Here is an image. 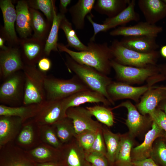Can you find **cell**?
Returning <instances> with one entry per match:
<instances>
[{"instance_id": "cell-32", "label": "cell", "mask_w": 166, "mask_h": 166, "mask_svg": "<svg viewBox=\"0 0 166 166\" xmlns=\"http://www.w3.org/2000/svg\"><path fill=\"white\" fill-rule=\"evenodd\" d=\"M102 129L106 149V157L109 164L113 165L116 159L121 137L112 132L105 126H102Z\"/></svg>"}, {"instance_id": "cell-49", "label": "cell", "mask_w": 166, "mask_h": 166, "mask_svg": "<svg viewBox=\"0 0 166 166\" xmlns=\"http://www.w3.org/2000/svg\"><path fill=\"white\" fill-rule=\"evenodd\" d=\"M35 166H63L59 161H51L44 163H35Z\"/></svg>"}, {"instance_id": "cell-34", "label": "cell", "mask_w": 166, "mask_h": 166, "mask_svg": "<svg viewBox=\"0 0 166 166\" xmlns=\"http://www.w3.org/2000/svg\"><path fill=\"white\" fill-rule=\"evenodd\" d=\"M60 28L64 31L68 44L66 46L73 48L78 51H82L88 49L87 45H85L79 39L75 31L73 28L72 24L66 18L65 15L62 18Z\"/></svg>"}, {"instance_id": "cell-24", "label": "cell", "mask_w": 166, "mask_h": 166, "mask_svg": "<svg viewBox=\"0 0 166 166\" xmlns=\"http://www.w3.org/2000/svg\"><path fill=\"white\" fill-rule=\"evenodd\" d=\"M29 7L27 0L18 1L16 7V30L22 39L28 38L32 32Z\"/></svg>"}, {"instance_id": "cell-51", "label": "cell", "mask_w": 166, "mask_h": 166, "mask_svg": "<svg viewBox=\"0 0 166 166\" xmlns=\"http://www.w3.org/2000/svg\"><path fill=\"white\" fill-rule=\"evenodd\" d=\"M157 107L164 111L166 115V97L160 103Z\"/></svg>"}, {"instance_id": "cell-15", "label": "cell", "mask_w": 166, "mask_h": 166, "mask_svg": "<svg viewBox=\"0 0 166 166\" xmlns=\"http://www.w3.org/2000/svg\"><path fill=\"white\" fill-rule=\"evenodd\" d=\"M59 161L63 166H89L85 151L79 146L75 138L63 144L59 149Z\"/></svg>"}, {"instance_id": "cell-1", "label": "cell", "mask_w": 166, "mask_h": 166, "mask_svg": "<svg viewBox=\"0 0 166 166\" xmlns=\"http://www.w3.org/2000/svg\"><path fill=\"white\" fill-rule=\"evenodd\" d=\"M87 45L88 49L82 51H73L61 43H58L57 48L60 52L66 53L77 62L92 67L106 75L109 74L113 57L108 43L90 41Z\"/></svg>"}, {"instance_id": "cell-20", "label": "cell", "mask_w": 166, "mask_h": 166, "mask_svg": "<svg viewBox=\"0 0 166 166\" xmlns=\"http://www.w3.org/2000/svg\"><path fill=\"white\" fill-rule=\"evenodd\" d=\"M23 123L19 117L0 116V147L14 142Z\"/></svg>"}, {"instance_id": "cell-2", "label": "cell", "mask_w": 166, "mask_h": 166, "mask_svg": "<svg viewBox=\"0 0 166 166\" xmlns=\"http://www.w3.org/2000/svg\"><path fill=\"white\" fill-rule=\"evenodd\" d=\"M66 55L65 63L68 70L75 73L90 89L101 93L112 105H114L107 90L113 81L112 79L92 67L77 62L67 54Z\"/></svg>"}, {"instance_id": "cell-13", "label": "cell", "mask_w": 166, "mask_h": 166, "mask_svg": "<svg viewBox=\"0 0 166 166\" xmlns=\"http://www.w3.org/2000/svg\"><path fill=\"white\" fill-rule=\"evenodd\" d=\"M0 7L2 14L4 26L2 29V35L11 45L19 44L15 28L16 12L10 0H1Z\"/></svg>"}, {"instance_id": "cell-54", "label": "cell", "mask_w": 166, "mask_h": 166, "mask_svg": "<svg viewBox=\"0 0 166 166\" xmlns=\"http://www.w3.org/2000/svg\"><path fill=\"white\" fill-rule=\"evenodd\" d=\"M129 166H137L134 165V164H132L131 165H130Z\"/></svg>"}, {"instance_id": "cell-3", "label": "cell", "mask_w": 166, "mask_h": 166, "mask_svg": "<svg viewBox=\"0 0 166 166\" xmlns=\"http://www.w3.org/2000/svg\"><path fill=\"white\" fill-rule=\"evenodd\" d=\"M22 71L25 76L23 105L39 104L45 101V73L41 71L36 65H25Z\"/></svg>"}, {"instance_id": "cell-4", "label": "cell", "mask_w": 166, "mask_h": 166, "mask_svg": "<svg viewBox=\"0 0 166 166\" xmlns=\"http://www.w3.org/2000/svg\"><path fill=\"white\" fill-rule=\"evenodd\" d=\"M110 48L113 60L121 64L128 66L144 67L156 65L160 55V52L157 50L149 53H143L129 49L117 40L112 42Z\"/></svg>"}, {"instance_id": "cell-23", "label": "cell", "mask_w": 166, "mask_h": 166, "mask_svg": "<svg viewBox=\"0 0 166 166\" xmlns=\"http://www.w3.org/2000/svg\"><path fill=\"white\" fill-rule=\"evenodd\" d=\"M156 37L147 36L124 37L120 41L124 47L143 53H149L156 50L159 45Z\"/></svg>"}, {"instance_id": "cell-42", "label": "cell", "mask_w": 166, "mask_h": 166, "mask_svg": "<svg viewBox=\"0 0 166 166\" xmlns=\"http://www.w3.org/2000/svg\"><path fill=\"white\" fill-rule=\"evenodd\" d=\"M85 155L87 161L94 166H109V163L105 156L91 152L85 153Z\"/></svg>"}, {"instance_id": "cell-21", "label": "cell", "mask_w": 166, "mask_h": 166, "mask_svg": "<svg viewBox=\"0 0 166 166\" xmlns=\"http://www.w3.org/2000/svg\"><path fill=\"white\" fill-rule=\"evenodd\" d=\"M138 5L146 22L151 24L166 16V3L163 0H139Z\"/></svg>"}, {"instance_id": "cell-19", "label": "cell", "mask_w": 166, "mask_h": 166, "mask_svg": "<svg viewBox=\"0 0 166 166\" xmlns=\"http://www.w3.org/2000/svg\"><path fill=\"white\" fill-rule=\"evenodd\" d=\"M65 110L72 107L79 106L87 103H101L107 106L111 104L109 101L101 93L91 89L77 92L62 100Z\"/></svg>"}, {"instance_id": "cell-16", "label": "cell", "mask_w": 166, "mask_h": 166, "mask_svg": "<svg viewBox=\"0 0 166 166\" xmlns=\"http://www.w3.org/2000/svg\"><path fill=\"white\" fill-rule=\"evenodd\" d=\"M45 41L33 37L20 40V51L25 65H34L44 55Z\"/></svg>"}, {"instance_id": "cell-6", "label": "cell", "mask_w": 166, "mask_h": 166, "mask_svg": "<svg viewBox=\"0 0 166 166\" xmlns=\"http://www.w3.org/2000/svg\"><path fill=\"white\" fill-rule=\"evenodd\" d=\"M111 65L117 81L131 85L142 84L145 82L148 84L159 73L157 64L137 67L123 65L113 59Z\"/></svg>"}, {"instance_id": "cell-46", "label": "cell", "mask_w": 166, "mask_h": 166, "mask_svg": "<svg viewBox=\"0 0 166 166\" xmlns=\"http://www.w3.org/2000/svg\"><path fill=\"white\" fill-rule=\"evenodd\" d=\"M38 69L44 73L49 71L52 66V62L47 57L44 56L41 58L38 63Z\"/></svg>"}, {"instance_id": "cell-22", "label": "cell", "mask_w": 166, "mask_h": 166, "mask_svg": "<svg viewBox=\"0 0 166 166\" xmlns=\"http://www.w3.org/2000/svg\"><path fill=\"white\" fill-rule=\"evenodd\" d=\"M152 128L146 134L144 141L133 149L132 162L150 158L152 154V144L155 140L162 135L163 130L154 121Z\"/></svg>"}, {"instance_id": "cell-17", "label": "cell", "mask_w": 166, "mask_h": 166, "mask_svg": "<svg viewBox=\"0 0 166 166\" xmlns=\"http://www.w3.org/2000/svg\"><path fill=\"white\" fill-rule=\"evenodd\" d=\"M163 30L161 26L150 24L146 21L141 22L133 26H119L110 31L109 34L113 36H147L156 38Z\"/></svg>"}, {"instance_id": "cell-18", "label": "cell", "mask_w": 166, "mask_h": 166, "mask_svg": "<svg viewBox=\"0 0 166 166\" xmlns=\"http://www.w3.org/2000/svg\"><path fill=\"white\" fill-rule=\"evenodd\" d=\"M166 97V86H153L141 96L136 107L142 115H149Z\"/></svg>"}, {"instance_id": "cell-33", "label": "cell", "mask_w": 166, "mask_h": 166, "mask_svg": "<svg viewBox=\"0 0 166 166\" xmlns=\"http://www.w3.org/2000/svg\"><path fill=\"white\" fill-rule=\"evenodd\" d=\"M65 15L60 13L57 14L56 10L54 12L51 28L45 42L44 52L45 57L49 56L52 51H58L57 48L58 31L61 20Z\"/></svg>"}, {"instance_id": "cell-8", "label": "cell", "mask_w": 166, "mask_h": 166, "mask_svg": "<svg viewBox=\"0 0 166 166\" xmlns=\"http://www.w3.org/2000/svg\"><path fill=\"white\" fill-rule=\"evenodd\" d=\"M62 100H46L41 103L36 115L32 119L42 126L53 125L66 117Z\"/></svg>"}, {"instance_id": "cell-12", "label": "cell", "mask_w": 166, "mask_h": 166, "mask_svg": "<svg viewBox=\"0 0 166 166\" xmlns=\"http://www.w3.org/2000/svg\"><path fill=\"white\" fill-rule=\"evenodd\" d=\"M0 166H35L26 151L14 142L0 147Z\"/></svg>"}, {"instance_id": "cell-45", "label": "cell", "mask_w": 166, "mask_h": 166, "mask_svg": "<svg viewBox=\"0 0 166 166\" xmlns=\"http://www.w3.org/2000/svg\"><path fill=\"white\" fill-rule=\"evenodd\" d=\"M155 158L162 166H166V144L163 141H160L156 148Z\"/></svg>"}, {"instance_id": "cell-28", "label": "cell", "mask_w": 166, "mask_h": 166, "mask_svg": "<svg viewBox=\"0 0 166 166\" xmlns=\"http://www.w3.org/2000/svg\"><path fill=\"white\" fill-rule=\"evenodd\" d=\"M41 104L22 105L16 107L9 106L1 104L0 116L18 117L21 119L24 123L27 121L33 118L35 116Z\"/></svg>"}, {"instance_id": "cell-36", "label": "cell", "mask_w": 166, "mask_h": 166, "mask_svg": "<svg viewBox=\"0 0 166 166\" xmlns=\"http://www.w3.org/2000/svg\"><path fill=\"white\" fill-rule=\"evenodd\" d=\"M132 142L129 139L121 137L119 148L114 164L116 166H129L132 164L131 151Z\"/></svg>"}, {"instance_id": "cell-47", "label": "cell", "mask_w": 166, "mask_h": 166, "mask_svg": "<svg viewBox=\"0 0 166 166\" xmlns=\"http://www.w3.org/2000/svg\"><path fill=\"white\" fill-rule=\"evenodd\" d=\"M132 164L137 166H159L152 158L150 157L132 162Z\"/></svg>"}, {"instance_id": "cell-39", "label": "cell", "mask_w": 166, "mask_h": 166, "mask_svg": "<svg viewBox=\"0 0 166 166\" xmlns=\"http://www.w3.org/2000/svg\"><path fill=\"white\" fill-rule=\"evenodd\" d=\"M40 136L42 143L59 149L62 145L53 125L41 126Z\"/></svg>"}, {"instance_id": "cell-26", "label": "cell", "mask_w": 166, "mask_h": 166, "mask_svg": "<svg viewBox=\"0 0 166 166\" xmlns=\"http://www.w3.org/2000/svg\"><path fill=\"white\" fill-rule=\"evenodd\" d=\"M95 0H79L69 9L72 22L77 30H82L85 25V18L93 9Z\"/></svg>"}, {"instance_id": "cell-37", "label": "cell", "mask_w": 166, "mask_h": 166, "mask_svg": "<svg viewBox=\"0 0 166 166\" xmlns=\"http://www.w3.org/2000/svg\"><path fill=\"white\" fill-rule=\"evenodd\" d=\"M105 106L96 105L86 108L91 115L94 116L98 121L110 127L113 126L114 123V116L112 109Z\"/></svg>"}, {"instance_id": "cell-43", "label": "cell", "mask_w": 166, "mask_h": 166, "mask_svg": "<svg viewBox=\"0 0 166 166\" xmlns=\"http://www.w3.org/2000/svg\"><path fill=\"white\" fill-rule=\"evenodd\" d=\"M93 15L90 14L87 16V18L89 22L92 25L94 30V34L90 39V41L94 42L96 35L99 32H106L107 30L115 28L116 27L110 24H99L94 22L92 18Z\"/></svg>"}, {"instance_id": "cell-40", "label": "cell", "mask_w": 166, "mask_h": 166, "mask_svg": "<svg viewBox=\"0 0 166 166\" xmlns=\"http://www.w3.org/2000/svg\"><path fill=\"white\" fill-rule=\"evenodd\" d=\"M99 132L87 131L75 135L74 138L77 142L85 153L90 149Z\"/></svg>"}, {"instance_id": "cell-10", "label": "cell", "mask_w": 166, "mask_h": 166, "mask_svg": "<svg viewBox=\"0 0 166 166\" xmlns=\"http://www.w3.org/2000/svg\"><path fill=\"white\" fill-rule=\"evenodd\" d=\"M24 63L20 50L16 47H8L0 51V77L4 80L20 71L23 70Z\"/></svg>"}, {"instance_id": "cell-7", "label": "cell", "mask_w": 166, "mask_h": 166, "mask_svg": "<svg viewBox=\"0 0 166 166\" xmlns=\"http://www.w3.org/2000/svg\"><path fill=\"white\" fill-rule=\"evenodd\" d=\"M25 76L22 70L16 72L3 81L0 87V103L11 107L23 105Z\"/></svg>"}, {"instance_id": "cell-25", "label": "cell", "mask_w": 166, "mask_h": 166, "mask_svg": "<svg viewBox=\"0 0 166 166\" xmlns=\"http://www.w3.org/2000/svg\"><path fill=\"white\" fill-rule=\"evenodd\" d=\"M25 151L29 158L35 163H44L59 160V149L43 143L31 149Z\"/></svg>"}, {"instance_id": "cell-38", "label": "cell", "mask_w": 166, "mask_h": 166, "mask_svg": "<svg viewBox=\"0 0 166 166\" xmlns=\"http://www.w3.org/2000/svg\"><path fill=\"white\" fill-rule=\"evenodd\" d=\"M27 1L30 8L41 10L45 16L48 21L52 24L54 12L56 10L55 0H28Z\"/></svg>"}, {"instance_id": "cell-9", "label": "cell", "mask_w": 166, "mask_h": 166, "mask_svg": "<svg viewBox=\"0 0 166 166\" xmlns=\"http://www.w3.org/2000/svg\"><path fill=\"white\" fill-rule=\"evenodd\" d=\"M66 115L72 120L76 135L87 131L98 132L102 130L103 125L92 119L86 107H70L67 109Z\"/></svg>"}, {"instance_id": "cell-11", "label": "cell", "mask_w": 166, "mask_h": 166, "mask_svg": "<svg viewBox=\"0 0 166 166\" xmlns=\"http://www.w3.org/2000/svg\"><path fill=\"white\" fill-rule=\"evenodd\" d=\"M153 86L146 84L143 86H134L121 82L113 81L108 86L107 90L109 97L114 102L116 101L127 99L138 103L144 94Z\"/></svg>"}, {"instance_id": "cell-14", "label": "cell", "mask_w": 166, "mask_h": 166, "mask_svg": "<svg viewBox=\"0 0 166 166\" xmlns=\"http://www.w3.org/2000/svg\"><path fill=\"white\" fill-rule=\"evenodd\" d=\"M41 126L32 118L24 122L14 143L25 150L31 149L42 142Z\"/></svg>"}, {"instance_id": "cell-30", "label": "cell", "mask_w": 166, "mask_h": 166, "mask_svg": "<svg viewBox=\"0 0 166 166\" xmlns=\"http://www.w3.org/2000/svg\"><path fill=\"white\" fill-rule=\"evenodd\" d=\"M130 0H97L93 9L99 13L106 15L109 18L115 17L124 9Z\"/></svg>"}, {"instance_id": "cell-44", "label": "cell", "mask_w": 166, "mask_h": 166, "mask_svg": "<svg viewBox=\"0 0 166 166\" xmlns=\"http://www.w3.org/2000/svg\"><path fill=\"white\" fill-rule=\"evenodd\" d=\"M149 115L152 121L155 122L163 130L166 132V115L164 111L157 107Z\"/></svg>"}, {"instance_id": "cell-31", "label": "cell", "mask_w": 166, "mask_h": 166, "mask_svg": "<svg viewBox=\"0 0 166 166\" xmlns=\"http://www.w3.org/2000/svg\"><path fill=\"white\" fill-rule=\"evenodd\" d=\"M136 1L131 0L127 6L114 17L107 18L103 23L117 27L123 25L131 21L138 22L140 19L139 14L135 10Z\"/></svg>"}, {"instance_id": "cell-29", "label": "cell", "mask_w": 166, "mask_h": 166, "mask_svg": "<svg viewBox=\"0 0 166 166\" xmlns=\"http://www.w3.org/2000/svg\"><path fill=\"white\" fill-rule=\"evenodd\" d=\"M31 26L34 34L33 37L45 41L50 30L52 24L46 20L39 11L29 8Z\"/></svg>"}, {"instance_id": "cell-52", "label": "cell", "mask_w": 166, "mask_h": 166, "mask_svg": "<svg viewBox=\"0 0 166 166\" xmlns=\"http://www.w3.org/2000/svg\"><path fill=\"white\" fill-rule=\"evenodd\" d=\"M6 41V39L2 35L0 37V48L1 50H4L7 48L8 47L6 46L5 45V42Z\"/></svg>"}, {"instance_id": "cell-5", "label": "cell", "mask_w": 166, "mask_h": 166, "mask_svg": "<svg viewBox=\"0 0 166 166\" xmlns=\"http://www.w3.org/2000/svg\"><path fill=\"white\" fill-rule=\"evenodd\" d=\"M45 87L48 101L62 100L77 92L90 89L76 75L68 79L46 75Z\"/></svg>"}, {"instance_id": "cell-41", "label": "cell", "mask_w": 166, "mask_h": 166, "mask_svg": "<svg viewBox=\"0 0 166 166\" xmlns=\"http://www.w3.org/2000/svg\"><path fill=\"white\" fill-rule=\"evenodd\" d=\"M88 152L98 153L106 156V149L102 134V129L97 133L90 149L87 152Z\"/></svg>"}, {"instance_id": "cell-55", "label": "cell", "mask_w": 166, "mask_h": 166, "mask_svg": "<svg viewBox=\"0 0 166 166\" xmlns=\"http://www.w3.org/2000/svg\"><path fill=\"white\" fill-rule=\"evenodd\" d=\"M163 0L165 3H166V0Z\"/></svg>"}, {"instance_id": "cell-48", "label": "cell", "mask_w": 166, "mask_h": 166, "mask_svg": "<svg viewBox=\"0 0 166 166\" xmlns=\"http://www.w3.org/2000/svg\"><path fill=\"white\" fill-rule=\"evenodd\" d=\"M71 0H60L59 3L60 13L65 15L68 11L67 6L71 2Z\"/></svg>"}, {"instance_id": "cell-56", "label": "cell", "mask_w": 166, "mask_h": 166, "mask_svg": "<svg viewBox=\"0 0 166 166\" xmlns=\"http://www.w3.org/2000/svg\"><path fill=\"white\" fill-rule=\"evenodd\" d=\"M89 166H94L92 164H90V165Z\"/></svg>"}, {"instance_id": "cell-53", "label": "cell", "mask_w": 166, "mask_h": 166, "mask_svg": "<svg viewBox=\"0 0 166 166\" xmlns=\"http://www.w3.org/2000/svg\"><path fill=\"white\" fill-rule=\"evenodd\" d=\"M160 53L163 57L166 58V45H164L161 47Z\"/></svg>"}, {"instance_id": "cell-27", "label": "cell", "mask_w": 166, "mask_h": 166, "mask_svg": "<svg viewBox=\"0 0 166 166\" xmlns=\"http://www.w3.org/2000/svg\"><path fill=\"white\" fill-rule=\"evenodd\" d=\"M121 107L126 108L128 111L126 124L130 132L134 134L138 132L145 124L148 119L145 115H142L132 102L129 100L123 102L112 109Z\"/></svg>"}, {"instance_id": "cell-35", "label": "cell", "mask_w": 166, "mask_h": 166, "mask_svg": "<svg viewBox=\"0 0 166 166\" xmlns=\"http://www.w3.org/2000/svg\"><path fill=\"white\" fill-rule=\"evenodd\" d=\"M52 125L62 144L70 141L76 135L72 120L67 117Z\"/></svg>"}, {"instance_id": "cell-50", "label": "cell", "mask_w": 166, "mask_h": 166, "mask_svg": "<svg viewBox=\"0 0 166 166\" xmlns=\"http://www.w3.org/2000/svg\"><path fill=\"white\" fill-rule=\"evenodd\" d=\"M159 73L163 77L164 81H166V63L158 65Z\"/></svg>"}]
</instances>
